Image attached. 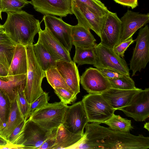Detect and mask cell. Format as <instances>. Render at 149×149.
Here are the masks:
<instances>
[{
  "label": "cell",
  "instance_id": "cell-20",
  "mask_svg": "<svg viewBox=\"0 0 149 149\" xmlns=\"http://www.w3.org/2000/svg\"><path fill=\"white\" fill-rule=\"evenodd\" d=\"M84 135L70 132L62 124L56 130L55 143L51 149H75Z\"/></svg>",
  "mask_w": 149,
  "mask_h": 149
},
{
  "label": "cell",
  "instance_id": "cell-38",
  "mask_svg": "<svg viewBox=\"0 0 149 149\" xmlns=\"http://www.w3.org/2000/svg\"><path fill=\"white\" fill-rule=\"evenodd\" d=\"M134 40L132 37L125 41L120 43L115 47L113 49L119 56L123 58L125 52L129 46L134 43Z\"/></svg>",
  "mask_w": 149,
  "mask_h": 149
},
{
  "label": "cell",
  "instance_id": "cell-16",
  "mask_svg": "<svg viewBox=\"0 0 149 149\" xmlns=\"http://www.w3.org/2000/svg\"><path fill=\"white\" fill-rule=\"evenodd\" d=\"M38 40L46 48L56 61L64 60L70 62L72 60L70 52L67 50L45 28L39 32Z\"/></svg>",
  "mask_w": 149,
  "mask_h": 149
},
{
  "label": "cell",
  "instance_id": "cell-39",
  "mask_svg": "<svg viewBox=\"0 0 149 149\" xmlns=\"http://www.w3.org/2000/svg\"><path fill=\"white\" fill-rule=\"evenodd\" d=\"M56 129L52 131L38 149H51L55 143Z\"/></svg>",
  "mask_w": 149,
  "mask_h": 149
},
{
  "label": "cell",
  "instance_id": "cell-8",
  "mask_svg": "<svg viewBox=\"0 0 149 149\" xmlns=\"http://www.w3.org/2000/svg\"><path fill=\"white\" fill-rule=\"evenodd\" d=\"M45 28L67 50L72 47L71 39L72 25L55 16L44 15L43 17Z\"/></svg>",
  "mask_w": 149,
  "mask_h": 149
},
{
  "label": "cell",
  "instance_id": "cell-24",
  "mask_svg": "<svg viewBox=\"0 0 149 149\" xmlns=\"http://www.w3.org/2000/svg\"><path fill=\"white\" fill-rule=\"evenodd\" d=\"M26 78V74H21L14 76L8 81L0 78V89L7 95L11 102L16 98L18 90L25 88Z\"/></svg>",
  "mask_w": 149,
  "mask_h": 149
},
{
  "label": "cell",
  "instance_id": "cell-7",
  "mask_svg": "<svg viewBox=\"0 0 149 149\" xmlns=\"http://www.w3.org/2000/svg\"><path fill=\"white\" fill-rule=\"evenodd\" d=\"M135 47L129 63L132 76L145 69L149 61V28L148 25L141 27L136 38Z\"/></svg>",
  "mask_w": 149,
  "mask_h": 149
},
{
  "label": "cell",
  "instance_id": "cell-10",
  "mask_svg": "<svg viewBox=\"0 0 149 149\" xmlns=\"http://www.w3.org/2000/svg\"><path fill=\"white\" fill-rule=\"evenodd\" d=\"M121 35V22L116 13L110 11L105 15L101 31L100 43L113 49L120 42Z\"/></svg>",
  "mask_w": 149,
  "mask_h": 149
},
{
  "label": "cell",
  "instance_id": "cell-47",
  "mask_svg": "<svg viewBox=\"0 0 149 149\" xmlns=\"http://www.w3.org/2000/svg\"><path fill=\"white\" fill-rule=\"evenodd\" d=\"M4 126L2 124L0 118V129L2 128Z\"/></svg>",
  "mask_w": 149,
  "mask_h": 149
},
{
  "label": "cell",
  "instance_id": "cell-31",
  "mask_svg": "<svg viewBox=\"0 0 149 149\" xmlns=\"http://www.w3.org/2000/svg\"><path fill=\"white\" fill-rule=\"evenodd\" d=\"M29 3L27 0H0V10L6 13L19 11Z\"/></svg>",
  "mask_w": 149,
  "mask_h": 149
},
{
  "label": "cell",
  "instance_id": "cell-3",
  "mask_svg": "<svg viewBox=\"0 0 149 149\" xmlns=\"http://www.w3.org/2000/svg\"><path fill=\"white\" fill-rule=\"evenodd\" d=\"M32 45L25 46L27 70L24 92L26 99L30 105L44 92L41 85L43 79L46 77L45 72L42 69L35 57Z\"/></svg>",
  "mask_w": 149,
  "mask_h": 149
},
{
  "label": "cell",
  "instance_id": "cell-44",
  "mask_svg": "<svg viewBox=\"0 0 149 149\" xmlns=\"http://www.w3.org/2000/svg\"><path fill=\"white\" fill-rule=\"evenodd\" d=\"M8 145V140L0 134V149H3Z\"/></svg>",
  "mask_w": 149,
  "mask_h": 149
},
{
  "label": "cell",
  "instance_id": "cell-30",
  "mask_svg": "<svg viewBox=\"0 0 149 149\" xmlns=\"http://www.w3.org/2000/svg\"><path fill=\"white\" fill-rule=\"evenodd\" d=\"M15 47L14 44H0V63L8 71L13 57Z\"/></svg>",
  "mask_w": 149,
  "mask_h": 149
},
{
  "label": "cell",
  "instance_id": "cell-48",
  "mask_svg": "<svg viewBox=\"0 0 149 149\" xmlns=\"http://www.w3.org/2000/svg\"><path fill=\"white\" fill-rule=\"evenodd\" d=\"M1 12L0 11V19H2V16H1Z\"/></svg>",
  "mask_w": 149,
  "mask_h": 149
},
{
  "label": "cell",
  "instance_id": "cell-1",
  "mask_svg": "<svg viewBox=\"0 0 149 149\" xmlns=\"http://www.w3.org/2000/svg\"><path fill=\"white\" fill-rule=\"evenodd\" d=\"M98 123H87L83 138L75 149H147L149 137L105 127Z\"/></svg>",
  "mask_w": 149,
  "mask_h": 149
},
{
  "label": "cell",
  "instance_id": "cell-2",
  "mask_svg": "<svg viewBox=\"0 0 149 149\" xmlns=\"http://www.w3.org/2000/svg\"><path fill=\"white\" fill-rule=\"evenodd\" d=\"M7 13L3 29L14 44L25 46L33 44L35 36L41 29L39 20L22 10Z\"/></svg>",
  "mask_w": 149,
  "mask_h": 149
},
{
  "label": "cell",
  "instance_id": "cell-40",
  "mask_svg": "<svg viewBox=\"0 0 149 149\" xmlns=\"http://www.w3.org/2000/svg\"><path fill=\"white\" fill-rule=\"evenodd\" d=\"M99 71L108 79L119 77L124 75L112 70L101 68H97Z\"/></svg>",
  "mask_w": 149,
  "mask_h": 149
},
{
  "label": "cell",
  "instance_id": "cell-6",
  "mask_svg": "<svg viewBox=\"0 0 149 149\" xmlns=\"http://www.w3.org/2000/svg\"><path fill=\"white\" fill-rule=\"evenodd\" d=\"M94 47L96 61L94 66L97 68L112 70L130 76V70L126 61L115 52L113 49L106 47L100 42L96 44Z\"/></svg>",
  "mask_w": 149,
  "mask_h": 149
},
{
  "label": "cell",
  "instance_id": "cell-26",
  "mask_svg": "<svg viewBox=\"0 0 149 149\" xmlns=\"http://www.w3.org/2000/svg\"><path fill=\"white\" fill-rule=\"evenodd\" d=\"M75 51L73 61L79 65L85 64L94 65L96 63V56L94 47L83 48L75 47Z\"/></svg>",
  "mask_w": 149,
  "mask_h": 149
},
{
  "label": "cell",
  "instance_id": "cell-29",
  "mask_svg": "<svg viewBox=\"0 0 149 149\" xmlns=\"http://www.w3.org/2000/svg\"><path fill=\"white\" fill-rule=\"evenodd\" d=\"M102 123L114 130L123 132H129L133 128L131 120L123 118L119 115L114 114Z\"/></svg>",
  "mask_w": 149,
  "mask_h": 149
},
{
  "label": "cell",
  "instance_id": "cell-41",
  "mask_svg": "<svg viewBox=\"0 0 149 149\" xmlns=\"http://www.w3.org/2000/svg\"><path fill=\"white\" fill-rule=\"evenodd\" d=\"M116 3L122 5L129 7L132 9L138 5V0H113Z\"/></svg>",
  "mask_w": 149,
  "mask_h": 149
},
{
  "label": "cell",
  "instance_id": "cell-27",
  "mask_svg": "<svg viewBox=\"0 0 149 149\" xmlns=\"http://www.w3.org/2000/svg\"><path fill=\"white\" fill-rule=\"evenodd\" d=\"M27 121V120H25L12 132L7 139L9 145L6 147V149H22Z\"/></svg>",
  "mask_w": 149,
  "mask_h": 149
},
{
  "label": "cell",
  "instance_id": "cell-35",
  "mask_svg": "<svg viewBox=\"0 0 149 149\" xmlns=\"http://www.w3.org/2000/svg\"><path fill=\"white\" fill-rule=\"evenodd\" d=\"M49 99L48 93L44 92L30 105L26 120L28 119L34 112L46 105Z\"/></svg>",
  "mask_w": 149,
  "mask_h": 149
},
{
  "label": "cell",
  "instance_id": "cell-45",
  "mask_svg": "<svg viewBox=\"0 0 149 149\" xmlns=\"http://www.w3.org/2000/svg\"><path fill=\"white\" fill-rule=\"evenodd\" d=\"M144 128L149 131V123L148 122L146 123L144 125Z\"/></svg>",
  "mask_w": 149,
  "mask_h": 149
},
{
  "label": "cell",
  "instance_id": "cell-18",
  "mask_svg": "<svg viewBox=\"0 0 149 149\" xmlns=\"http://www.w3.org/2000/svg\"><path fill=\"white\" fill-rule=\"evenodd\" d=\"M56 68L68 86L77 95L80 92V78L75 63L73 61H58L56 62Z\"/></svg>",
  "mask_w": 149,
  "mask_h": 149
},
{
  "label": "cell",
  "instance_id": "cell-15",
  "mask_svg": "<svg viewBox=\"0 0 149 149\" xmlns=\"http://www.w3.org/2000/svg\"><path fill=\"white\" fill-rule=\"evenodd\" d=\"M121 35L120 42L132 37L139 29L149 22V13H141L128 10L120 19Z\"/></svg>",
  "mask_w": 149,
  "mask_h": 149
},
{
  "label": "cell",
  "instance_id": "cell-25",
  "mask_svg": "<svg viewBox=\"0 0 149 149\" xmlns=\"http://www.w3.org/2000/svg\"><path fill=\"white\" fill-rule=\"evenodd\" d=\"M33 53L37 62L45 72L56 67V62L43 44L39 40L32 45Z\"/></svg>",
  "mask_w": 149,
  "mask_h": 149
},
{
  "label": "cell",
  "instance_id": "cell-32",
  "mask_svg": "<svg viewBox=\"0 0 149 149\" xmlns=\"http://www.w3.org/2000/svg\"><path fill=\"white\" fill-rule=\"evenodd\" d=\"M72 1L84 3L91 12L100 17L104 16L109 11L105 5L99 0H72Z\"/></svg>",
  "mask_w": 149,
  "mask_h": 149
},
{
  "label": "cell",
  "instance_id": "cell-22",
  "mask_svg": "<svg viewBox=\"0 0 149 149\" xmlns=\"http://www.w3.org/2000/svg\"><path fill=\"white\" fill-rule=\"evenodd\" d=\"M72 44L75 47L89 48L94 47L96 40L90 29L77 24L72 26L71 29Z\"/></svg>",
  "mask_w": 149,
  "mask_h": 149
},
{
  "label": "cell",
  "instance_id": "cell-28",
  "mask_svg": "<svg viewBox=\"0 0 149 149\" xmlns=\"http://www.w3.org/2000/svg\"><path fill=\"white\" fill-rule=\"evenodd\" d=\"M45 72L47 81L54 89L58 88H63L75 95L68 86L56 67L50 68Z\"/></svg>",
  "mask_w": 149,
  "mask_h": 149
},
{
  "label": "cell",
  "instance_id": "cell-33",
  "mask_svg": "<svg viewBox=\"0 0 149 149\" xmlns=\"http://www.w3.org/2000/svg\"><path fill=\"white\" fill-rule=\"evenodd\" d=\"M108 79L112 88L123 90L138 88L136 87L134 81L130 76L123 75L119 77Z\"/></svg>",
  "mask_w": 149,
  "mask_h": 149
},
{
  "label": "cell",
  "instance_id": "cell-12",
  "mask_svg": "<svg viewBox=\"0 0 149 149\" xmlns=\"http://www.w3.org/2000/svg\"><path fill=\"white\" fill-rule=\"evenodd\" d=\"M72 11L78 21L77 24L93 31L99 37L105 19L91 12L84 4L72 1Z\"/></svg>",
  "mask_w": 149,
  "mask_h": 149
},
{
  "label": "cell",
  "instance_id": "cell-19",
  "mask_svg": "<svg viewBox=\"0 0 149 149\" xmlns=\"http://www.w3.org/2000/svg\"><path fill=\"white\" fill-rule=\"evenodd\" d=\"M141 89L123 90L111 88L101 95L115 110L127 106L133 96Z\"/></svg>",
  "mask_w": 149,
  "mask_h": 149
},
{
  "label": "cell",
  "instance_id": "cell-34",
  "mask_svg": "<svg viewBox=\"0 0 149 149\" xmlns=\"http://www.w3.org/2000/svg\"><path fill=\"white\" fill-rule=\"evenodd\" d=\"M11 103L7 95L0 89V118L3 126L9 116Z\"/></svg>",
  "mask_w": 149,
  "mask_h": 149
},
{
  "label": "cell",
  "instance_id": "cell-43",
  "mask_svg": "<svg viewBox=\"0 0 149 149\" xmlns=\"http://www.w3.org/2000/svg\"><path fill=\"white\" fill-rule=\"evenodd\" d=\"M1 43L14 44L5 32L0 33V44Z\"/></svg>",
  "mask_w": 149,
  "mask_h": 149
},
{
  "label": "cell",
  "instance_id": "cell-37",
  "mask_svg": "<svg viewBox=\"0 0 149 149\" xmlns=\"http://www.w3.org/2000/svg\"><path fill=\"white\" fill-rule=\"evenodd\" d=\"M54 90V93L60 99V101L65 104H71L76 100L77 95L71 94L64 89L58 88Z\"/></svg>",
  "mask_w": 149,
  "mask_h": 149
},
{
  "label": "cell",
  "instance_id": "cell-49",
  "mask_svg": "<svg viewBox=\"0 0 149 149\" xmlns=\"http://www.w3.org/2000/svg\"><path fill=\"white\" fill-rule=\"evenodd\" d=\"M1 79V78H0Z\"/></svg>",
  "mask_w": 149,
  "mask_h": 149
},
{
  "label": "cell",
  "instance_id": "cell-21",
  "mask_svg": "<svg viewBox=\"0 0 149 149\" xmlns=\"http://www.w3.org/2000/svg\"><path fill=\"white\" fill-rule=\"evenodd\" d=\"M27 70V59L25 46L16 45L7 77L10 79L15 75L26 74Z\"/></svg>",
  "mask_w": 149,
  "mask_h": 149
},
{
  "label": "cell",
  "instance_id": "cell-4",
  "mask_svg": "<svg viewBox=\"0 0 149 149\" xmlns=\"http://www.w3.org/2000/svg\"><path fill=\"white\" fill-rule=\"evenodd\" d=\"M68 106L61 102L48 103L34 112L28 119L38 124L44 129L52 131L62 124Z\"/></svg>",
  "mask_w": 149,
  "mask_h": 149
},
{
  "label": "cell",
  "instance_id": "cell-5",
  "mask_svg": "<svg viewBox=\"0 0 149 149\" xmlns=\"http://www.w3.org/2000/svg\"><path fill=\"white\" fill-rule=\"evenodd\" d=\"M88 122L100 124L110 118L116 111L101 94L88 93L81 101Z\"/></svg>",
  "mask_w": 149,
  "mask_h": 149
},
{
  "label": "cell",
  "instance_id": "cell-42",
  "mask_svg": "<svg viewBox=\"0 0 149 149\" xmlns=\"http://www.w3.org/2000/svg\"><path fill=\"white\" fill-rule=\"evenodd\" d=\"M8 74V70L2 64L0 63V78L1 79L5 81L10 80L7 77Z\"/></svg>",
  "mask_w": 149,
  "mask_h": 149
},
{
  "label": "cell",
  "instance_id": "cell-23",
  "mask_svg": "<svg viewBox=\"0 0 149 149\" xmlns=\"http://www.w3.org/2000/svg\"><path fill=\"white\" fill-rule=\"evenodd\" d=\"M24 120L20 110L16 96L11 102L8 117L5 125L0 129V134L7 140L14 129Z\"/></svg>",
  "mask_w": 149,
  "mask_h": 149
},
{
  "label": "cell",
  "instance_id": "cell-11",
  "mask_svg": "<svg viewBox=\"0 0 149 149\" xmlns=\"http://www.w3.org/2000/svg\"><path fill=\"white\" fill-rule=\"evenodd\" d=\"M88 123L81 101L68 106L62 124L66 129L73 133L84 134V129Z\"/></svg>",
  "mask_w": 149,
  "mask_h": 149
},
{
  "label": "cell",
  "instance_id": "cell-13",
  "mask_svg": "<svg viewBox=\"0 0 149 149\" xmlns=\"http://www.w3.org/2000/svg\"><path fill=\"white\" fill-rule=\"evenodd\" d=\"M80 82L88 93L101 94L111 88L108 79L97 68H87L81 76Z\"/></svg>",
  "mask_w": 149,
  "mask_h": 149
},
{
  "label": "cell",
  "instance_id": "cell-9",
  "mask_svg": "<svg viewBox=\"0 0 149 149\" xmlns=\"http://www.w3.org/2000/svg\"><path fill=\"white\" fill-rule=\"evenodd\" d=\"M119 110L136 121H145L149 116V88L139 91L127 106Z\"/></svg>",
  "mask_w": 149,
  "mask_h": 149
},
{
  "label": "cell",
  "instance_id": "cell-36",
  "mask_svg": "<svg viewBox=\"0 0 149 149\" xmlns=\"http://www.w3.org/2000/svg\"><path fill=\"white\" fill-rule=\"evenodd\" d=\"M24 89V88L22 87L18 90L16 94V99L21 113L24 120H26L30 104L25 96Z\"/></svg>",
  "mask_w": 149,
  "mask_h": 149
},
{
  "label": "cell",
  "instance_id": "cell-17",
  "mask_svg": "<svg viewBox=\"0 0 149 149\" xmlns=\"http://www.w3.org/2000/svg\"><path fill=\"white\" fill-rule=\"evenodd\" d=\"M27 120L22 149H38L52 131L45 130L33 121Z\"/></svg>",
  "mask_w": 149,
  "mask_h": 149
},
{
  "label": "cell",
  "instance_id": "cell-46",
  "mask_svg": "<svg viewBox=\"0 0 149 149\" xmlns=\"http://www.w3.org/2000/svg\"><path fill=\"white\" fill-rule=\"evenodd\" d=\"M4 33V31L3 30V26L0 24V33Z\"/></svg>",
  "mask_w": 149,
  "mask_h": 149
},
{
  "label": "cell",
  "instance_id": "cell-14",
  "mask_svg": "<svg viewBox=\"0 0 149 149\" xmlns=\"http://www.w3.org/2000/svg\"><path fill=\"white\" fill-rule=\"evenodd\" d=\"M72 0H31L30 3L37 12L62 18L72 14Z\"/></svg>",
  "mask_w": 149,
  "mask_h": 149
}]
</instances>
